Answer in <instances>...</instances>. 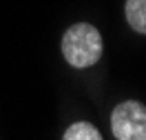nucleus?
Returning a JSON list of instances; mask_svg holds the SVG:
<instances>
[{
	"label": "nucleus",
	"instance_id": "nucleus-2",
	"mask_svg": "<svg viewBox=\"0 0 146 140\" xmlns=\"http://www.w3.org/2000/svg\"><path fill=\"white\" fill-rule=\"evenodd\" d=\"M111 129L117 140H146V107L135 100L119 102L111 113Z\"/></svg>",
	"mask_w": 146,
	"mask_h": 140
},
{
	"label": "nucleus",
	"instance_id": "nucleus-3",
	"mask_svg": "<svg viewBox=\"0 0 146 140\" xmlns=\"http://www.w3.org/2000/svg\"><path fill=\"white\" fill-rule=\"evenodd\" d=\"M126 20L135 31L146 33V0H126Z\"/></svg>",
	"mask_w": 146,
	"mask_h": 140
},
{
	"label": "nucleus",
	"instance_id": "nucleus-4",
	"mask_svg": "<svg viewBox=\"0 0 146 140\" xmlns=\"http://www.w3.org/2000/svg\"><path fill=\"white\" fill-rule=\"evenodd\" d=\"M62 140H102V136L91 122H75L64 131Z\"/></svg>",
	"mask_w": 146,
	"mask_h": 140
},
{
	"label": "nucleus",
	"instance_id": "nucleus-1",
	"mask_svg": "<svg viewBox=\"0 0 146 140\" xmlns=\"http://www.w3.org/2000/svg\"><path fill=\"white\" fill-rule=\"evenodd\" d=\"M62 54L75 69L95 65L102 56V36L89 22H78L62 36Z\"/></svg>",
	"mask_w": 146,
	"mask_h": 140
}]
</instances>
